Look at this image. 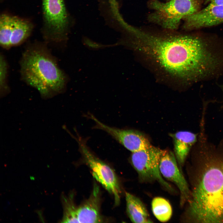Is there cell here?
I'll use <instances>...</instances> for the list:
<instances>
[{"label":"cell","instance_id":"obj_14","mask_svg":"<svg viewBox=\"0 0 223 223\" xmlns=\"http://www.w3.org/2000/svg\"><path fill=\"white\" fill-rule=\"evenodd\" d=\"M126 212L131 221L135 223H149L151 220L146 206L138 197L126 192Z\"/></svg>","mask_w":223,"mask_h":223},{"label":"cell","instance_id":"obj_16","mask_svg":"<svg viewBox=\"0 0 223 223\" xmlns=\"http://www.w3.org/2000/svg\"><path fill=\"white\" fill-rule=\"evenodd\" d=\"M63 209L62 223H79L77 217V208L74 203L73 195L71 194L68 196H62Z\"/></svg>","mask_w":223,"mask_h":223},{"label":"cell","instance_id":"obj_18","mask_svg":"<svg viewBox=\"0 0 223 223\" xmlns=\"http://www.w3.org/2000/svg\"><path fill=\"white\" fill-rule=\"evenodd\" d=\"M205 3L214 5H223V0H205Z\"/></svg>","mask_w":223,"mask_h":223},{"label":"cell","instance_id":"obj_3","mask_svg":"<svg viewBox=\"0 0 223 223\" xmlns=\"http://www.w3.org/2000/svg\"><path fill=\"white\" fill-rule=\"evenodd\" d=\"M22 79L37 89L42 98L61 93L66 78L56 61L44 47L34 45L24 53L20 63Z\"/></svg>","mask_w":223,"mask_h":223},{"label":"cell","instance_id":"obj_2","mask_svg":"<svg viewBox=\"0 0 223 223\" xmlns=\"http://www.w3.org/2000/svg\"><path fill=\"white\" fill-rule=\"evenodd\" d=\"M199 151L190 167V195L182 220L223 223V152Z\"/></svg>","mask_w":223,"mask_h":223},{"label":"cell","instance_id":"obj_19","mask_svg":"<svg viewBox=\"0 0 223 223\" xmlns=\"http://www.w3.org/2000/svg\"></svg>","mask_w":223,"mask_h":223},{"label":"cell","instance_id":"obj_7","mask_svg":"<svg viewBox=\"0 0 223 223\" xmlns=\"http://www.w3.org/2000/svg\"><path fill=\"white\" fill-rule=\"evenodd\" d=\"M166 151L151 145L146 149L132 153L130 161L141 181H157L166 190L173 192V188L164 179L160 170L161 158Z\"/></svg>","mask_w":223,"mask_h":223},{"label":"cell","instance_id":"obj_15","mask_svg":"<svg viewBox=\"0 0 223 223\" xmlns=\"http://www.w3.org/2000/svg\"><path fill=\"white\" fill-rule=\"evenodd\" d=\"M151 208L154 216L161 222L168 221L172 216L171 206L169 202L163 198H154L151 202Z\"/></svg>","mask_w":223,"mask_h":223},{"label":"cell","instance_id":"obj_13","mask_svg":"<svg viewBox=\"0 0 223 223\" xmlns=\"http://www.w3.org/2000/svg\"><path fill=\"white\" fill-rule=\"evenodd\" d=\"M174 142L175 155L181 168L184 164L190 149L196 142V135L190 132L180 131L171 133Z\"/></svg>","mask_w":223,"mask_h":223},{"label":"cell","instance_id":"obj_17","mask_svg":"<svg viewBox=\"0 0 223 223\" xmlns=\"http://www.w3.org/2000/svg\"><path fill=\"white\" fill-rule=\"evenodd\" d=\"M7 62L3 55L0 57V90L1 95H4L8 90L7 83Z\"/></svg>","mask_w":223,"mask_h":223},{"label":"cell","instance_id":"obj_20","mask_svg":"<svg viewBox=\"0 0 223 223\" xmlns=\"http://www.w3.org/2000/svg\"></svg>","mask_w":223,"mask_h":223},{"label":"cell","instance_id":"obj_11","mask_svg":"<svg viewBox=\"0 0 223 223\" xmlns=\"http://www.w3.org/2000/svg\"><path fill=\"white\" fill-rule=\"evenodd\" d=\"M184 28L192 30L223 24V5L209 4L206 7L185 17Z\"/></svg>","mask_w":223,"mask_h":223},{"label":"cell","instance_id":"obj_9","mask_svg":"<svg viewBox=\"0 0 223 223\" xmlns=\"http://www.w3.org/2000/svg\"><path fill=\"white\" fill-rule=\"evenodd\" d=\"M87 117L94 121V129L105 131L132 153L146 149L151 145L146 137L138 131L110 127L101 122L89 113Z\"/></svg>","mask_w":223,"mask_h":223},{"label":"cell","instance_id":"obj_4","mask_svg":"<svg viewBox=\"0 0 223 223\" xmlns=\"http://www.w3.org/2000/svg\"><path fill=\"white\" fill-rule=\"evenodd\" d=\"M149 5L153 11L149 20L163 28L175 30L181 20L194 14L200 9L199 0H169L166 2L159 0H150Z\"/></svg>","mask_w":223,"mask_h":223},{"label":"cell","instance_id":"obj_6","mask_svg":"<svg viewBox=\"0 0 223 223\" xmlns=\"http://www.w3.org/2000/svg\"><path fill=\"white\" fill-rule=\"evenodd\" d=\"M77 142L79 151L85 162L89 167L93 176L113 196L115 203L120 202L121 189L117 177L112 169L96 157L90 150L86 140L77 133L72 135Z\"/></svg>","mask_w":223,"mask_h":223},{"label":"cell","instance_id":"obj_5","mask_svg":"<svg viewBox=\"0 0 223 223\" xmlns=\"http://www.w3.org/2000/svg\"><path fill=\"white\" fill-rule=\"evenodd\" d=\"M42 34L49 42H61L67 38L70 18L64 0H42Z\"/></svg>","mask_w":223,"mask_h":223},{"label":"cell","instance_id":"obj_1","mask_svg":"<svg viewBox=\"0 0 223 223\" xmlns=\"http://www.w3.org/2000/svg\"><path fill=\"white\" fill-rule=\"evenodd\" d=\"M134 45L170 74L187 80L203 77L218 61L201 39L189 35L157 34L138 29Z\"/></svg>","mask_w":223,"mask_h":223},{"label":"cell","instance_id":"obj_10","mask_svg":"<svg viewBox=\"0 0 223 223\" xmlns=\"http://www.w3.org/2000/svg\"><path fill=\"white\" fill-rule=\"evenodd\" d=\"M159 168L162 176L173 183L179 189L180 205L184 206L190 197V190L175 155L172 151L166 150L162 155L160 161Z\"/></svg>","mask_w":223,"mask_h":223},{"label":"cell","instance_id":"obj_12","mask_svg":"<svg viewBox=\"0 0 223 223\" xmlns=\"http://www.w3.org/2000/svg\"><path fill=\"white\" fill-rule=\"evenodd\" d=\"M100 195L99 186L94 184L89 198L77 208L79 223H101L103 218L100 212Z\"/></svg>","mask_w":223,"mask_h":223},{"label":"cell","instance_id":"obj_8","mask_svg":"<svg viewBox=\"0 0 223 223\" xmlns=\"http://www.w3.org/2000/svg\"><path fill=\"white\" fill-rule=\"evenodd\" d=\"M33 28L27 19L3 13L0 16V44L3 48H10L24 42L30 36Z\"/></svg>","mask_w":223,"mask_h":223}]
</instances>
